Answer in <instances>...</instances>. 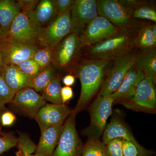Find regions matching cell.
Instances as JSON below:
<instances>
[{
    "label": "cell",
    "instance_id": "obj_43",
    "mask_svg": "<svg viewBox=\"0 0 156 156\" xmlns=\"http://www.w3.org/2000/svg\"><path fill=\"white\" fill-rule=\"evenodd\" d=\"M28 156H41L38 155H37V154H32L30 155H29Z\"/></svg>",
    "mask_w": 156,
    "mask_h": 156
},
{
    "label": "cell",
    "instance_id": "obj_22",
    "mask_svg": "<svg viewBox=\"0 0 156 156\" xmlns=\"http://www.w3.org/2000/svg\"><path fill=\"white\" fill-rule=\"evenodd\" d=\"M135 64L145 77L156 82V49L136 50Z\"/></svg>",
    "mask_w": 156,
    "mask_h": 156
},
{
    "label": "cell",
    "instance_id": "obj_38",
    "mask_svg": "<svg viewBox=\"0 0 156 156\" xmlns=\"http://www.w3.org/2000/svg\"><path fill=\"white\" fill-rule=\"evenodd\" d=\"M74 93L72 87H62L61 97L62 103L65 104L70 100L73 97Z\"/></svg>",
    "mask_w": 156,
    "mask_h": 156
},
{
    "label": "cell",
    "instance_id": "obj_40",
    "mask_svg": "<svg viewBox=\"0 0 156 156\" xmlns=\"http://www.w3.org/2000/svg\"><path fill=\"white\" fill-rule=\"evenodd\" d=\"M4 66L5 64H4V59H3L2 52V48L0 45V73L2 71Z\"/></svg>",
    "mask_w": 156,
    "mask_h": 156
},
{
    "label": "cell",
    "instance_id": "obj_27",
    "mask_svg": "<svg viewBox=\"0 0 156 156\" xmlns=\"http://www.w3.org/2000/svg\"><path fill=\"white\" fill-rule=\"evenodd\" d=\"M81 156H108L106 146L102 141L90 137L83 148Z\"/></svg>",
    "mask_w": 156,
    "mask_h": 156
},
{
    "label": "cell",
    "instance_id": "obj_12",
    "mask_svg": "<svg viewBox=\"0 0 156 156\" xmlns=\"http://www.w3.org/2000/svg\"><path fill=\"white\" fill-rule=\"evenodd\" d=\"M98 16L96 0H74L70 10L71 33L80 35Z\"/></svg>",
    "mask_w": 156,
    "mask_h": 156
},
{
    "label": "cell",
    "instance_id": "obj_8",
    "mask_svg": "<svg viewBox=\"0 0 156 156\" xmlns=\"http://www.w3.org/2000/svg\"><path fill=\"white\" fill-rule=\"evenodd\" d=\"M76 115L72 110L63 125L58 143L50 156H81L84 146L76 128Z\"/></svg>",
    "mask_w": 156,
    "mask_h": 156
},
{
    "label": "cell",
    "instance_id": "obj_14",
    "mask_svg": "<svg viewBox=\"0 0 156 156\" xmlns=\"http://www.w3.org/2000/svg\"><path fill=\"white\" fill-rule=\"evenodd\" d=\"M11 102L34 119L39 110L47 103L43 96L31 87L17 91Z\"/></svg>",
    "mask_w": 156,
    "mask_h": 156
},
{
    "label": "cell",
    "instance_id": "obj_2",
    "mask_svg": "<svg viewBox=\"0 0 156 156\" xmlns=\"http://www.w3.org/2000/svg\"><path fill=\"white\" fill-rule=\"evenodd\" d=\"M134 33L120 31L95 45L87 48L86 58L113 60L134 48Z\"/></svg>",
    "mask_w": 156,
    "mask_h": 156
},
{
    "label": "cell",
    "instance_id": "obj_32",
    "mask_svg": "<svg viewBox=\"0 0 156 156\" xmlns=\"http://www.w3.org/2000/svg\"><path fill=\"white\" fill-rule=\"evenodd\" d=\"M17 138L12 133L2 134L0 133V155L17 146Z\"/></svg>",
    "mask_w": 156,
    "mask_h": 156
},
{
    "label": "cell",
    "instance_id": "obj_3",
    "mask_svg": "<svg viewBox=\"0 0 156 156\" xmlns=\"http://www.w3.org/2000/svg\"><path fill=\"white\" fill-rule=\"evenodd\" d=\"M98 13L121 30L135 33L144 23L134 19L120 0H97Z\"/></svg>",
    "mask_w": 156,
    "mask_h": 156
},
{
    "label": "cell",
    "instance_id": "obj_1",
    "mask_svg": "<svg viewBox=\"0 0 156 156\" xmlns=\"http://www.w3.org/2000/svg\"><path fill=\"white\" fill-rule=\"evenodd\" d=\"M112 60L86 58L74 69L75 76L81 83V92L76 105L73 111L76 115L86 107L100 89Z\"/></svg>",
    "mask_w": 156,
    "mask_h": 156
},
{
    "label": "cell",
    "instance_id": "obj_36",
    "mask_svg": "<svg viewBox=\"0 0 156 156\" xmlns=\"http://www.w3.org/2000/svg\"><path fill=\"white\" fill-rule=\"evenodd\" d=\"M74 0H53L57 15L70 10Z\"/></svg>",
    "mask_w": 156,
    "mask_h": 156
},
{
    "label": "cell",
    "instance_id": "obj_21",
    "mask_svg": "<svg viewBox=\"0 0 156 156\" xmlns=\"http://www.w3.org/2000/svg\"><path fill=\"white\" fill-rule=\"evenodd\" d=\"M28 14L41 28L49 25L57 16L53 0L39 1L34 10Z\"/></svg>",
    "mask_w": 156,
    "mask_h": 156
},
{
    "label": "cell",
    "instance_id": "obj_18",
    "mask_svg": "<svg viewBox=\"0 0 156 156\" xmlns=\"http://www.w3.org/2000/svg\"><path fill=\"white\" fill-rule=\"evenodd\" d=\"M0 76L10 89L15 93L23 88H31V79L16 66L5 65Z\"/></svg>",
    "mask_w": 156,
    "mask_h": 156
},
{
    "label": "cell",
    "instance_id": "obj_16",
    "mask_svg": "<svg viewBox=\"0 0 156 156\" xmlns=\"http://www.w3.org/2000/svg\"><path fill=\"white\" fill-rule=\"evenodd\" d=\"M145 77L144 74L134 64L126 74L119 87L113 93L115 97L114 103L132 98L138 84Z\"/></svg>",
    "mask_w": 156,
    "mask_h": 156
},
{
    "label": "cell",
    "instance_id": "obj_34",
    "mask_svg": "<svg viewBox=\"0 0 156 156\" xmlns=\"http://www.w3.org/2000/svg\"><path fill=\"white\" fill-rule=\"evenodd\" d=\"M15 93L7 86L3 78L0 76V103L5 105L11 102Z\"/></svg>",
    "mask_w": 156,
    "mask_h": 156
},
{
    "label": "cell",
    "instance_id": "obj_13",
    "mask_svg": "<svg viewBox=\"0 0 156 156\" xmlns=\"http://www.w3.org/2000/svg\"><path fill=\"white\" fill-rule=\"evenodd\" d=\"M72 110L63 104L46 103L39 110L34 119L41 132L52 126H62Z\"/></svg>",
    "mask_w": 156,
    "mask_h": 156
},
{
    "label": "cell",
    "instance_id": "obj_6",
    "mask_svg": "<svg viewBox=\"0 0 156 156\" xmlns=\"http://www.w3.org/2000/svg\"><path fill=\"white\" fill-rule=\"evenodd\" d=\"M156 82L151 78L145 77L138 84L132 98L118 103L134 111L156 113Z\"/></svg>",
    "mask_w": 156,
    "mask_h": 156
},
{
    "label": "cell",
    "instance_id": "obj_9",
    "mask_svg": "<svg viewBox=\"0 0 156 156\" xmlns=\"http://www.w3.org/2000/svg\"><path fill=\"white\" fill-rule=\"evenodd\" d=\"M70 10L58 14L49 25L41 28L38 43L42 47L54 49L59 42L71 33Z\"/></svg>",
    "mask_w": 156,
    "mask_h": 156
},
{
    "label": "cell",
    "instance_id": "obj_4",
    "mask_svg": "<svg viewBox=\"0 0 156 156\" xmlns=\"http://www.w3.org/2000/svg\"><path fill=\"white\" fill-rule=\"evenodd\" d=\"M136 52L134 49L112 60L98 95H111L116 91L129 70L135 64Z\"/></svg>",
    "mask_w": 156,
    "mask_h": 156
},
{
    "label": "cell",
    "instance_id": "obj_37",
    "mask_svg": "<svg viewBox=\"0 0 156 156\" xmlns=\"http://www.w3.org/2000/svg\"><path fill=\"white\" fill-rule=\"evenodd\" d=\"M15 115L10 111H6L1 115L0 122L2 126L8 127L12 126L16 121Z\"/></svg>",
    "mask_w": 156,
    "mask_h": 156
},
{
    "label": "cell",
    "instance_id": "obj_30",
    "mask_svg": "<svg viewBox=\"0 0 156 156\" xmlns=\"http://www.w3.org/2000/svg\"><path fill=\"white\" fill-rule=\"evenodd\" d=\"M122 150L124 156H149L151 153L140 144L124 140H123Z\"/></svg>",
    "mask_w": 156,
    "mask_h": 156
},
{
    "label": "cell",
    "instance_id": "obj_44",
    "mask_svg": "<svg viewBox=\"0 0 156 156\" xmlns=\"http://www.w3.org/2000/svg\"><path fill=\"white\" fill-rule=\"evenodd\" d=\"M0 133H1V127H0Z\"/></svg>",
    "mask_w": 156,
    "mask_h": 156
},
{
    "label": "cell",
    "instance_id": "obj_11",
    "mask_svg": "<svg viewBox=\"0 0 156 156\" xmlns=\"http://www.w3.org/2000/svg\"><path fill=\"white\" fill-rule=\"evenodd\" d=\"M120 31L106 18L98 15L86 27L79 35V38L83 48H87L118 33Z\"/></svg>",
    "mask_w": 156,
    "mask_h": 156
},
{
    "label": "cell",
    "instance_id": "obj_33",
    "mask_svg": "<svg viewBox=\"0 0 156 156\" xmlns=\"http://www.w3.org/2000/svg\"><path fill=\"white\" fill-rule=\"evenodd\" d=\"M123 140L116 138L111 140L105 145L108 156H124L122 150Z\"/></svg>",
    "mask_w": 156,
    "mask_h": 156
},
{
    "label": "cell",
    "instance_id": "obj_25",
    "mask_svg": "<svg viewBox=\"0 0 156 156\" xmlns=\"http://www.w3.org/2000/svg\"><path fill=\"white\" fill-rule=\"evenodd\" d=\"M61 78L56 74L50 83L42 91V96L46 101L52 104H62L61 97Z\"/></svg>",
    "mask_w": 156,
    "mask_h": 156
},
{
    "label": "cell",
    "instance_id": "obj_7",
    "mask_svg": "<svg viewBox=\"0 0 156 156\" xmlns=\"http://www.w3.org/2000/svg\"><path fill=\"white\" fill-rule=\"evenodd\" d=\"M41 28L28 14L20 12L12 23L4 41L36 45Z\"/></svg>",
    "mask_w": 156,
    "mask_h": 156
},
{
    "label": "cell",
    "instance_id": "obj_19",
    "mask_svg": "<svg viewBox=\"0 0 156 156\" xmlns=\"http://www.w3.org/2000/svg\"><path fill=\"white\" fill-rule=\"evenodd\" d=\"M120 138L139 144L126 125L117 116L112 117L103 133L102 142L106 145L112 140Z\"/></svg>",
    "mask_w": 156,
    "mask_h": 156
},
{
    "label": "cell",
    "instance_id": "obj_28",
    "mask_svg": "<svg viewBox=\"0 0 156 156\" xmlns=\"http://www.w3.org/2000/svg\"><path fill=\"white\" fill-rule=\"evenodd\" d=\"M17 146L18 150L16 153L17 156H28L36 150L37 145L25 133H20Z\"/></svg>",
    "mask_w": 156,
    "mask_h": 156
},
{
    "label": "cell",
    "instance_id": "obj_29",
    "mask_svg": "<svg viewBox=\"0 0 156 156\" xmlns=\"http://www.w3.org/2000/svg\"><path fill=\"white\" fill-rule=\"evenodd\" d=\"M54 50L49 47H43L38 49L34 54L32 58L35 61L42 70L52 63Z\"/></svg>",
    "mask_w": 156,
    "mask_h": 156
},
{
    "label": "cell",
    "instance_id": "obj_10",
    "mask_svg": "<svg viewBox=\"0 0 156 156\" xmlns=\"http://www.w3.org/2000/svg\"><path fill=\"white\" fill-rule=\"evenodd\" d=\"M115 97L113 94L105 96L98 95L89 108L90 115V128L95 138L103 134L109 117L112 114Z\"/></svg>",
    "mask_w": 156,
    "mask_h": 156
},
{
    "label": "cell",
    "instance_id": "obj_42",
    "mask_svg": "<svg viewBox=\"0 0 156 156\" xmlns=\"http://www.w3.org/2000/svg\"><path fill=\"white\" fill-rule=\"evenodd\" d=\"M6 108L5 105L2 104V103H0V116H1V115L4 112L6 111Z\"/></svg>",
    "mask_w": 156,
    "mask_h": 156
},
{
    "label": "cell",
    "instance_id": "obj_26",
    "mask_svg": "<svg viewBox=\"0 0 156 156\" xmlns=\"http://www.w3.org/2000/svg\"><path fill=\"white\" fill-rule=\"evenodd\" d=\"M56 75L55 68L50 64L31 79V88L37 92H42Z\"/></svg>",
    "mask_w": 156,
    "mask_h": 156
},
{
    "label": "cell",
    "instance_id": "obj_23",
    "mask_svg": "<svg viewBox=\"0 0 156 156\" xmlns=\"http://www.w3.org/2000/svg\"><path fill=\"white\" fill-rule=\"evenodd\" d=\"M20 12V8L17 1L0 0V25L6 34Z\"/></svg>",
    "mask_w": 156,
    "mask_h": 156
},
{
    "label": "cell",
    "instance_id": "obj_39",
    "mask_svg": "<svg viewBox=\"0 0 156 156\" xmlns=\"http://www.w3.org/2000/svg\"><path fill=\"white\" fill-rule=\"evenodd\" d=\"M75 76L71 74L65 76L62 79V82L66 87H71L75 84Z\"/></svg>",
    "mask_w": 156,
    "mask_h": 156
},
{
    "label": "cell",
    "instance_id": "obj_15",
    "mask_svg": "<svg viewBox=\"0 0 156 156\" xmlns=\"http://www.w3.org/2000/svg\"><path fill=\"white\" fill-rule=\"evenodd\" d=\"M4 64L17 66L20 62L32 58L38 49L36 45L0 42Z\"/></svg>",
    "mask_w": 156,
    "mask_h": 156
},
{
    "label": "cell",
    "instance_id": "obj_35",
    "mask_svg": "<svg viewBox=\"0 0 156 156\" xmlns=\"http://www.w3.org/2000/svg\"><path fill=\"white\" fill-rule=\"evenodd\" d=\"M17 2L20 8V12L28 14L34 10L39 1L38 0H19Z\"/></svg>",
    "mask_w": 156,
    "mask_h": 156
},
{
    "label": "cell",
    "instance_id": "obj_24",
    "mask_svg": "<svg viewBox=\"0 0 156 156\" xmlns=\"http://www.w3.org/2000/svg\"><path fill=\"white\" fill-rule=\"evenodd\" d=\"M152 23H144L134 35V48L136 50L156 48V37L152 30Z\"/></svg>",
    "mask_w": 156,
    "mask_h": 156
},
{
    "label": "cell",
    "instance_id": "obj_31",
    "mask_svg": "<svg viewBox=\"0 0 156 156\" xmlns=\"http://www.w3.org/2000/svg\"><path fill=\"white\" fill-rule=\"evenodd\" d=\"M16 66L31 79H33L42 71L32 58L22 62Z\"/></svg>",
    "mask_w": 156,
    "mask_h": 156
},
{
    "label": "cell",
    "instance_id": "obj_5",
    "mask_svg": "<svg viewBox=\"0 0 156 156\" xmlns=\"http://www.w3.org/2000/svg\"><path fill=\"white\" fill-rule=\"evenodd\" d=\"M83 48L77 34H69L54 49L51 64L55 69L73 71L82 55Z\"/></svg>",
    "mask_w": 156,
    "mask_h": 156
},
{
    "label": "cell",
    "instance_id": "obj_17",
    "mask_svg": "<svg viewBox=\"0 0 156 156\" xmlns=\"http://www.w3.org/2000/svg\"><path fill=\"white\" fill-rule=\"evenodd\" d=\"M134 19L156 22L155 6L151 2L138 0H120Z\"/></svg>",
    "mask_w": 156,
    "mask_h": 156
},
{
    "label": "cell",
    "instance_id": "obj_41",
    "mask_svg": "<svg viewBox=\"0 0 156 156\" xmlns=\"http://www.w3.org/2000/svg\"><path fill=\"white\" fill-rule=\"evenodd\" d=\"M6 34L3 31L0 25V42H3L5 40Z\"/></svg>",
    "mask_w": 156,
    "mask_h": 156
},
{
    "label": "cell",
    "instance_id": "obj_20",
    "mask_svg": "<svg viewBox=\"0 0 156 156\" xmlns=\"http://www.w3.org/2000/svg\"><path fill=\"white\" fill-rule=\"evenodd\" d=\"M62 126L63 125L52 126L41 132L35 154L41 156H50L52 155L58 143Z\"/></svg>",
    "mask_w": 156,
    "mask_h": 156
}]
</instances>
